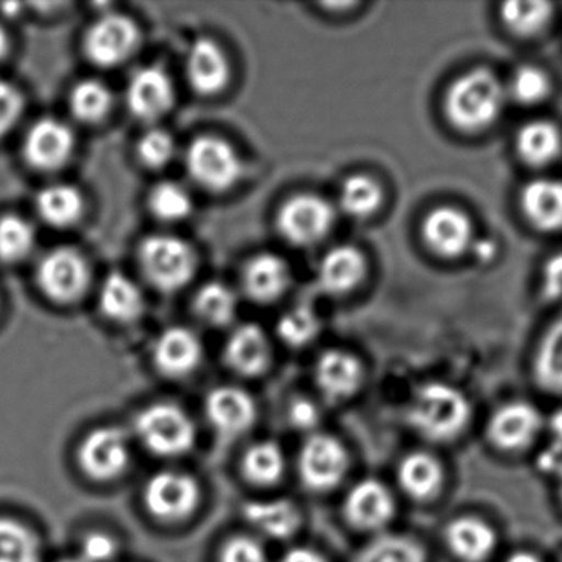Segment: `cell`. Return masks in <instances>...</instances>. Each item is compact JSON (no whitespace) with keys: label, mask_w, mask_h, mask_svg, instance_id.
<instances>
[{"label":"cell","mask_w":562,"mask_h":562,"mask_svg":"<svg viewBox=\"0 0 562 562\" xmlns=\"http://www.w3.org/2000/svg\"><path fill=\"white\" fill-rule=\"evenodd\" d=\"M506 97V88L495 74L486 68H475L450 85L443 111L456 130L480 133L498 120Z\"/></svg>","instance_id":"1"},{"label":"cell","mask_w":562,"mask_h":562,"mask_svg":"<svg viewBox=\"0 0 562 562\" xmlns=\"http://www.w3.org/2000/svg\"><path fill=\"white\" fill-rule=\"evenodd\" d=\"M470 404L456 387L446 383L424 384L407 407L411 426L430 440H449L469 423Z\"/></svg>","instance_id":"2"},{"label":"cell","mask_w":562,"mask_h":562,"mask_svg":"<svg viewBox=\"0 0 562 562\" xmlns=\"http://www.w3.org/2000/svg\"><path fill=\"white\" fill-rule=\"evenodd\" d=\"M137 255L147 281L159 291H179L195 274V251L177 236H149L140 243Z\"/></svg>","instance_id":"3"},{"label":"cell","mask_w":562,"mask_h":562,"mask_svg":"<svg viewBox=\"0 0 562 562\" xmlns=\"http://www.w3.org/2000/svg\"><path fill=\"white\" fill-rule=\"evenodd\" d=\"M136 434L150 452L162 457L183 456L195 443L193 420L173 404L146 407L137 416Z\"/></svg>","instance_id":"4"},{"label":"cell","mask_w":562,"mask_h":562,"mask_svg":"<svg viewBox=\"0 0 562 562\" xmlns=\"http://www.w3.org/2000/svg\"><path fill=\"white\" fill-rule=\"evenodd\" d=\"M186 166L190 177L210 192L232 189L243 172L235 147L216 136H200L190 143Z\"/></svg>","instance_id":"5"},{"label":"cell","mask_w":562,"mask_h":562,"mask_svg":"<svg viewBox=\"0 0 562 562\" xmlns=\"http://www.w3.org/2000/svg\"><path fill=\"white\" fill-rule=\"evenodd\" d=\"M334 223V206L311 193L292 196L278 213V228L282 238L301 248H308L325 239Z\"/></svg>","instance_id":"6"},{"label":"cell","mask_w":562,"mask_h":562,"mask_svg":"<svg viewBox=\"0 0 562 562\" xmlns=\"http://www.w3.org/2000/svg\"><path fill=\"white\" fill-rule=\"evenodd\" d=\"M37 282L50 301L71 304L87 291L90 268L87 259L77 249H52L38 262Z\"/></svg>","instance_id":"7"},{"label":"cell","mask_w":562,"mask_h":562,"mask_svg":"<svg viewBox=\"0 0 562 562\" xmlns=\"http://www.w3.org/2000/svg\"><path fill=\"white\" fill-rule=\"evenodd\" d=\"M200 486L193 476L179 472H160L147 482L144 502L156 518L179 521L195 512Z\"/></svg>","instance_id":"8"},{"label":"cell","mask_w":562,"mask_h":562,"mask_svg":"<svg viewBox=\"0 0 562 562\" xmlns=\"http://www.w3.org/2000/svg\"><path fill=\"white\" fill-rule=\"evenodd\" d=\"M139 32L131 19L108 14L85 35V54L93 64L110 68L123 64L136 50Z\"/></svg>","instance_id":"9"},{"label":"cell","mask_w":562,"mask_h":562,"mask_svg":"<svg viewBox=\"0 0 562 562\" xmlns=\"http://www.w3.org/2000/svg\"><path fill=\"white\" fill-rule=\"evenodd\" d=\"M81 469L94 480L117 479L130 465L131 449L126 434L117 427H98L85 437L78 452Z\"/></svg>","instance_id":"10"},{"label":"cell","mask_w":562,"mask_h":562,"mask_svg":"<svg viewBox=\"0 0 562 562\" xmlns=\"http://www.w3.org/2000/svg\"><path fill=\"white\" fill-rule=\"evenodd\" d=\"M299 470L308 488H334L347 473V450L335 437L328 434H314L302 446Z\"/></svg>","instance_id":"11"},{"label":"cell","mask_w":562,"mask_h":562,"mask_svg":"<svg viewBox=\"0 0 562 562\" xmlns=\"http://www.w3.org/2000/svg\"><path fill=\"white\" fill-rule=\"evenodd\" d=\"M423 238L427 248L442 258H459L475 241L472 220L456 206H439L427 213L423 222Z\"/></svg>","instance_id":"12"},{"label":"cell","mask_w":562,"mask_h":562,"mask_svg":"<svg viewBox=\"0 0 562 562\" xmlns=\"http://www.w3.org/2000/svg\"><path fill=\"white\" fill-rule=\"evenodd\" d=\"M75 136L70 127L54 117H44L29 130L24 140L25 160L34 169L57 170L70 160Z\"/></svg>","instance_id":"13"},{"label":"cell","mask_w":562,"mask_h":562,"mask_svg":"<svg viewBox=\"0 0 562 562\" xmlns=\"http://www.w3.org/2000/svg\"><path fill=\"white\" fill-rule=\"evenodd\" d=\"M126 101L134 116L143 121H156L172 110L176 90L162 68H140L127 83Z\"/></svg>","instance_id":"14"},{"label":"cell","mask_w":562,"mask_h":562,"mask_svg":"<svg viewBox=\"0 0 562 562\" xmlns=\"http://www.w3.org/2000/svg\"><path fill=\"white\" fill-rule=\"evenodd\" d=\"M206 417L223 436H239L255 424V400L241 387L220 386L206 397Z\"/></svg>","instance_id":"15"},{"label":"cell","mask_w":562,"mask_h":562,"mask_svg":"<svg viewBox=\"0 0 562 562\" xmlns=\"http://www.w3.org/2000/svg\"><path fill=\"white\" fill-rule=\"evenodd\" d=\"M186 74L196 93L212 97L228 85V57L212 38H196L187 54Z\"/></svg>","instance_id":"16"},{"label":"cell","mask_w":562,"mask_h":562,"mask_svg":"<svg viewBox=\"0 0 562 562\" xmlns=\"http://www.w3.org/2000/svg\"><path fill=\"white\" fill-rule=\"evenodd\" d=\"M541 429V416L531 404L508 403L499 407L488 423V437L503 450H519L535 440Z\"/></svg>","instance_id":"17"},{"label":"cell","mask_w":562,"mask_h":562,"mask_svg":"<svg viewBox=\"0 0 562 562\" xmlns=\"http://www.w3.org/2000/svg\"><path fill=\"white\" fill-rule=\"evenodd\" d=\"M202 357V341L186 327L167 328L154 344V363L167 376H187L199 367Z\"/></svg>","instance_id":"18"},{"label":"cell","mask_w":562,"mask_h":562,"mask_svg":"<svg viewBox=\"0 0 562 562\" xmlns=\"http://www.w3.org/2000/svg\"><path fill=\"white\" fill-rule=\"evenodd\" d=\"M394 499L378 480H361L348 492L345 516L358 529H380L393 518Z\"/></svg>","instance_id":"19"},{"label":"cell","mask_w":562,"mask_h":562,"mask_svg":"<svg viewBox=\"0 0 562 562\" xmlns=\"http://www.w3.org/2000/svg\"><path fill=\"white\" fill-rule=\"evenodd\" d=\"M367 274V259L355 246H335L318 262L317 284L331 295L353 291Z\"/></svg>","instance_id":"20"},{"label":"cell","mask_w":562,"mask_h":562,"mask_svg":"<svg viewBox=\"0 0 562 562\" xmlns=\"http://www.w3.org/2000/svg\"><path fill=\"white\" fill-rule=\"evenodd\" d=\"M363 380V368L355 355L328 350L315 364V383L327 400L341 401L357 393Z\"/></svg>","instance_id":"21"},{"label":"cell","mask_w":562,"mask_h":562,"mask_svg":"<svg viewBox=\"0 0 562 562\" xmlns=\"http://www.w3.org/2000/svg\"><path fill=\"white\" fill-rule=\"evenodd\" d=\"M225 360L241 376H258L271 361V345L262 328L246 324L235 328L225 347Z\"/></svg>","instance_id":"22"},{"label":"cell","mask_w":562,"mask_h":562,"mask_svg":"<svg viewBox=\"0 0 562 562\" xmlns=\"http://www.w3.org/2000/svg\"><path fill=\"white\" fill-rule=\"evenodd\" d=\"M291 284V269L284 259L269 252L255 256L243 271L246 294L259 304L278 301Z\"/></svg>","instance_id":"23"},{"label":"cell","mask_w":562,"mask_h":562,"mask_svg":"<svg viewBox=\"0 0 562 562\" xmlns=\"http://www.w3.org/2000/svg\"><path fill=\"white\" fill-rule=\"evenodd\" d=\"M525 218L541 232L562 229V180L535 179L521 192Z\"/></svg>","instance_id":"24"},{"label":"cell","mask_w":562,"mask_h":562,"mask_svg":"<svg viewBox=\"0 0 562 562\" xmlns=\"http://www.w3.org/2000/svg\"><path fill=\"white\" fill-rule=\"evenodd\" d=\"M447 544L453 554L467 562H480L492 554L496 535L492 526L473 516L453 519L446 531Z\"/></svg>","instance_id":"25"},{"label":"cell","mask_w":562,"mask_h":562,"mask_svg":"<svg viewBox=\"0 0 562 562\" xmlns=\"http://www.w3.org/2000/svg\"><path fill=\"white\" fill-rule=\"evenodd\" d=\"M245 518L256 531L271 539H288L301 526V513L289 499H262L245 506Z\"/></svg>","instance_id":"26"},{"label":"cell","mask_w":562,"mask_h":562,"mask_svg":"<svg viewBox=\"0 0 562 562\" xmlns=\"http://www.w3.org/2000/svg\"><path fill=\"white\" fill-rule=\"evenodd\" d=\"M516 150L528 166H549L562 153L561 131L551 121H529L516 134Z\"/></svg>","instance_id":"27"},{"label":"cell","mask_w":562,"mask_h":562,"mask_svg":"<svg viewBox=\"0 0 562 562\" xmlns=\"http://www.w3.org/2000/svg\"><path fill=\"white\" fill-rule=\"evenodd\" d=\"M100 307L111 321L127 324L143 314L144 295L133 279L113 272L101 285Z\"/></svg>","instance_id":"28"},{"label":"cell","mask_w":562,"mask_h":562,"mask_svg":"<svg viewBox=\"0 0 562 562\" xmlns=\"http://www.w3.org/2000/svg\"><path fill=\"white\" fill-rule=\"evenodd\" d=\"M35 209L47 225L67 228L81 218L85 202L80 190L68 183H54L38 193Z\"/></svg>","instance_id":"29"},{"label":"cell","mask_w":562,"mask_h":562,"mask_svg":"<svg viewBox=\"0 0 562 562\" xmlns=\"http://www.w3.org/2000/svg\"><path fill=\"white\" fill-rule=\"evenodd\" d=\"M442 467L429 453L414 452L401 460L397 480L401 488L416 499L436 495L442 485Z\"/></svg>","instance_id":"30"},{"label":"cell","mask_w":562,"mask_h":562,"mask_svg":"<svg viewBox=\"0 0 562 562\" xmlns=\"http://www.w3.org/2000/svg\"><path fill=\"white\" fill-rule=\"evenodd\" d=\"M383 203V189L373 177L355 173L348 177L340 187L338 205L345 215L364 220L380 210Z\"/></svg>","instance_id":"31"},{"label":"cell","mask_w":562,"mask_h":562,"mask_svg":"<svg viewBox=\"0 0 562 562\" xmlns=\"http://www.w3.org/2000/svg\"><path fill=\"white\" fill-rule=\"evenodd\" d=\"M538 384L552 393H562V315L549 327L536 353Z\"/></svg>","instance_id":"32"},{"label":"cell","mask_w":562,"mask_h":562,"mask_svg":"<svg viewBox=\"0 0 562 562\" xmlns=\"http://www.w3.org/2000/svg\"><path fill=\"white\" fill-rule=\"evenodd\" d=\"M285 457L276 442L255 443L243 457V472L256 485H274L284 475Z\"/></svg>","instance_id":"33"},{"label":"cell","mask_w":562,"mask_h":562,"mask_svg":"<svg viewBox=\"0 0 562 562\" xmlns=\"http://www.w3.org/2000/svg\"><path fill=\"white\" fill-rule=\"evenodd\" d=\"M41 541L34 531L11 518H0V562H41Z\"/></svg>","instance_id":"34"},{"label":"cell","mask_w":562,"mask_h":562,"mask_svg":"<svg viewBox=\"0 0 562 562\" xmlns=\"http://www.w3.org/2000/svg\"><path fill=\"white\" fill-rule=\"evenodd\" d=\"M238 307L235 292L222 282H209L196 292L193 308L196 315L213 327H223L233 321Z\"/></svg>","instance_id":"35"},{"label":"cell","mask_w":562,"mask_h":562,"mask_svg":"<svg viewBox=\"0 0 562 562\" xmlns=\"http://www.w3.org/2000/svg\"><path fill=\"white\" fill-rule=\"evenodd\" d=\"M552 5L548 2H506L502 5V21L519 37H535L551 22Z\"/></svg>","instance_id":"36"},{"label":"cell","mask_w":562,"mask_h":562,"mask_svg":"<svg viewBox=\"0 0 562 562\" xmlns=\"http://www.w3.org/2000/svg\"><path fill=\"white\" fill-rule=\"evenodd\" d=\"M111 106H113V97L103 81H80L71 90L70 110L81 123H98L108 116Z\"/></svg>","instance_id":"37"},{"label":"cell","mask_w":562,"mask_h":562,"mask_svg":"<svg viewBox=\"0 0 562 562\" xmlns=\"http://www.w3.org/2000/svg\"><path fill=\"white\" fill-rule=\"evenodd\" d=\"M423 549L413 539L384 535L361 549L355 562H424Z\"/></svg>","instance_id":"38"},{"label":"cell","mask_w":562,"mask_h":562,"mask_svg":"<svg viewBox=\"0 0 562 562\" xmlns=\"http://www.w3.org/2000/svg\"><path fill=\"white\" fill-rule=\"evenodd\" d=\"M150 213L162 222H180L192 213L193 202L187 189L177 182H160L150 190Z\"/></svg>","instance_id":"39"},{"label":"cell","mask_w":562,"mask_h":562,"mask_svg":"<svg viewBox=\"0 0 562 562\" xmlns=\"http://www.w3.org/2000/svg\"><path fill=\"white\" fill-rule=\"evenodd\" d=\"M35 246V229L27 220L9 215L0 218V259L18 262L27 258Z\"/></svg>","instance_id":"40"},{"label":"cell","mask_w":562,"mask_h":562,"mask_svg":"<svg viewBox=\"0 0 562 562\" xmlns=\"http://www.w3.org/2000/svg\"><path fill=\"white\" fill-rule=\"evenodd\" d=\"M321 331V321L307 305H299L285 312L278 324V335L289 347H304Z\"/></svg>","instance_id":"41"},{"label":"cell","mask_w":562,"mask_h":562,"mask_svg":"<svg viewBox=\"0 0 562 562\" xmlns=\"http://www.w3.org/2000/svg\"><path fill=\"white\" fill-rule=\"evenodd\" d=\"M549 91H551V81L548 75L541 68L525 65L513 75L506 94H509L516 103L535 106L549 97Z\"/></svg>","instance_id":"42"},{"label":"cell","mask_w":562,"mask_h":562,"mask_svg":"<svg viewBox=\"0 0 562 562\" xmlns=\"http://www.w3.org/2000/svg\"><path fill=\"white\" fill-rule=\"evenodd\" d=\"M176 149L172 134L169 131L157 130V127L147 131L137 143V156H139L140 162L150 169H162V167L169 166L176 156Z\"/></svg>","instance_id":"43"},{"label":"cell","mask_w":562,"mask_h":562,"mask_svg":"<svg viewBox=\"0 0 562 562\" xmlns=\"http://www.w3.org/2000/svg\"><path fill=\"white\" fill-rule=\"evenodd\" d=\"M24 110V100L21 91L14 85L0 80V137L9 134V131L18 124Z\"/></svg>","instance_id":"44"},{"label":"cell","mask_w":562,"mask_h":562,"mask_svg":"<svg viewBox=\"0 0 562 562\" xmlns=\"http://www.w3.org/2000/svg\"><path fill=\"white\" fill-rule=\"evenodd\" d=\"M220 562H268V558L265 548L258 541L238 536L223 546Z\"/></svg>","instance_id":"45"},{"label":"cell","mask_w":562,"mask_h":562,"mask_svg":"<svg viewBox=\"0 0 562 562\" xmlns=\"http://www.w3.org/2000/svg\"><path fill=\"white\" fill-rule=\"evenodd\" d=\"M117 544L104 532H91L81 542L80 559L83 562H108L116 555Z\"/></svg>","instance_id":"46"},{"label":"cell","mask_w":562,"mask_h":562,"mask_svg":"<svg viewBox=\"0 0 562 562\" xmlns=\"http://www.w3.org/2000/svg\"><path fill=\"white\" fill-rule=\"evenodd\" d=\"M542 294L552 304L562 305V252L552 256L542 268Z\"/></svg>","instance_id":"47"},{"label":"cell","mask_w":562,"mask_h":562,"mask_svg":"<svg viewBox=\"0 0 562 562\" xmlns=\"http://www.w3.org/2000/svg\"><path fill=\"white\" fill-rule=\"evenodd\" d=\"M292 426L301 430H312L318 423V409L307 400H297L289 407Z\"/></svg>","instance_id":"48"},{"label":"cell","mask_w":562,"mask_h":562,"mask_svg":"<svg viewBox=\"0 0 562 562\" xmlns=\"http://www.w3.org/2000/svg\"><path fill=\"white\" fill-rule=\"evenodd\" d=\"M538 465L542 472L554 473L561 475L562 473V447L551 443L548 449L542 450L538 457Z\"/></svg>","instance_id":"49"},{"label":"cell","mask_w":562,"mask_h":562,"mask_svg":"<svg viewBox=\"0 0 562 562\" xmlns=\"http://www.w3.org/2000/svg\"><path fill=\"white\" fill-rule=\"evenodd\" d=\"M281 562H327L324 555L318 554L314 549L308 548H294L285 552Z\"/></svg>","instance_id":"50"},{"label":"cell","mask_w":562,"mask_h":562,"mask_svg":"<svg viewBox=\"0 0 562 562\" xmlns=\"http://www.w3.org/2000/svg\"><path fill=\"white\" fill-rule=\"evenodd\" d=\"M470 251L482 262L492 261L496 255V245L492 239H475Z\"/></svg>","instance_id":"51"},{"label":"cell","mask_w":562,"mask_h":562,"mask_svg":"<svg viewBox=\"0 0 562 562\" xmlns=\"http://www.w3.org/2000/svg\"><path fill=\"white\" fill-rule=\"evenodd\" d=\"M549 429H551L552 439H554L552 443L562 447V407L552 414L551 420H549Z\"/></svg>","instance_id":"52"},{"label":"cell","mask_w":562,"mask_h":562,"mask_svg":"<svg viewBox=\"0 0 562 562\" xmlns=\"http://www.w3.org/2000/svg\"><path fill=\"white\" fill-rule=\"evenodd\" d=\"M505 562H541L538 558H536L535 554H531V552H525L519 551L515 552V554L509 555V558H506Z\"/></svg>","instance_id":"53"},{"label":"cell","mask_w":562,"mask_h":562,"mask_svg":"<svg viewBox=\"0 0 562 562\" xmlns=\"http://www.w3.org/2000/svg\"><path fill=\"white\" fill-rule=\"evenodd\" d=\"M8 35H5L4 29L0 27V60L5 57V54H8Z\"/></svg>","instance_id":"54"},{"label":"cell","mask_w":562,"mask_h":562,"mask_svg":"<svg viewBox=\"0 0 562 562\" xmlns=\"http://www.w3.org/2000/svg\"><path fill=\"white\" fill-rule=\"evenodd\" d=\"M61 562H83V561H81V559L78 558V559H65V561H61Z\"/></svg>","instance_id":"55"},{"label":"cell","mask_w":562,"mask_h":562,"mask_svg":"<svg viewBox=\"0 0 562 562\" xmlns=\"http://www.w3.org/2000/svg\"><path fill=\"white\" fill-rule=\"evenodd\" d=\"M559 479H561V495H562V473L559 475Z\"/></svg>","instance_id":"56"}]
</instances>
